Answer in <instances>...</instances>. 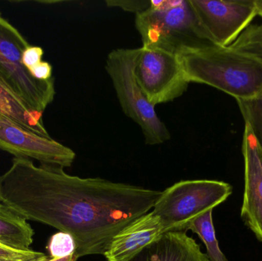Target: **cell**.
I'll use <instances>...</instances> for the list:
<instances>
[{"mask_svg":"<svg viewBox=\"0 0 262 261\" xmlns=\"http://www.w3.org/2000/svg\"><path fill=\"white\" fill-rule=\"evenodd\" d=\"M162 192L70 176L58 165L14 157L0 176V200L27 221L69 233L75 254L104 255L112 240L154 208Z\"/></svg>","mask_w":262,"mask_h":261,"instance_id":"cell-1","label":"cell"},{"mask_svg":"<svg viewBox=\"0 0 262 261\" xmlns=\"http://www.w3.org/2000/svg\"><path fill=\"white\" fill-rule=\"evenodd\" d=\"M189 83L211 86L238 100L262 94V61L229 47L209 45L178 54Z\"/></svg>","mask_w":262,"mask_h":261,"instance_id":"cell-2","label":"cell"},{"mask_svg":"<svg viewBox=\"0 0 262 261\" xmlns=\"http://www.w3.org/2000/svg\"><path fill=\"white\" fill-rule=\"evenodd\" d=\"M143 46L179 54L212 44L205 35L189 0H151L149 9L136 15Z\"/></svg>","mask_w":262,"mask_h":261,"instance_id":"cell-3","label":"cell"},{"mask_svg":"<svg viewBox=\"0 0 262 261\" xmlns=\"http://www.w3.org/2000/svg\"><path fill=\"white\" fill-rule=\"evenodd\" d=\"M232 193V185L223 181H180L162 192L152 211L160 218L164 233L186 232L195 219L224 202Z\"/></svg>","mask_w":262,"mask_h":261,"instance_id":"cell-4","label":"cell"},{"mask_svg":"<svg viewBox=\"0 0 262 261\" xmlns=\"http://www.w3.org/2000/svg\"><path fill=\"white\" fill-rule=\"evenodd\" d=\"M140 52V48L115 49L107 55L105 68L124 113L140 126L146 144L158 145L169 140L170 133L137 84L135 68Z\"/></svg>","mask_w":262,"mask_h":261,"instance_id":"cell-5","label":"cell"},{"mask_svg":"<svg viewBox=\"0 0 262 261\" xmlns=\"http://www.w3.org/2000/svg\"><path fill=\"white\" fill-rule=\"evenodd\" d=\"M29 46L19 31L0 15V82L31 110L43 113L55 98V79L38 81L23 65V52Z\"/></svg>","mask_w":262,"mask_h":261,"instance_id":"cell-6","label":"cell"},{"mask_svg":"<svg viewBox=\"0 0 262 261\" xmlns=\"http://www.w3.org/2000/svg\"><path fill=\"white\" fill-rule=\"evenodd\" d=\"M135 76L145 98L154 107L180 98L189 84L178 54L150 46L140 47Z\"/></svg>","mask_w":262,"mask_h":261,"instance_id":"cell-7","label":"cell"},{"mask_svg":"<svg viewBox=\"0 0 262 261\" xmlns=\"http://www.w3.org/2000/svg\"><path fill=\"white\" fill-rule=\"evenodd\" d=\"M200 27L212 44L232 45L257 15L254 0H189Z\"/></svg>","mask_w":262,"mask_h":261,"instance_id":"cell-8","label":"cell"},{"mask_svg":"<svg viewBox=\"0 0 262 261\" xmlns=\"http://www.w3.org/2000/svg\"><path fill=\"white\" fill-rule=\"evenodd\" d=\"M0 150L15 158L35 159L41 164L70 167L76 154L72 149L35 134L0 116Z\"/></svg>","mask_w":262,"mask_h":261,"instance_id":"cell-9","label":"cell"},{"mask_svg":"<svg viewBox=\"0 0 262 261\" xmlns=\"http://www.w3.org/2000/svg\"><path fill=\"white\" fill-rule=\"evenodd\" d=\"M243 154L245 190L241 217L245 225L262 242V150L250 127L245 124Z\"/></svg>","mask_w":262,"mask_h":261,"instance_id":"cell-10","label":"cell"},{"mask_svg":"<svg viewBox=\"0 0 262 261\" xmlns=\"http://www.w3.org/2000/svg\"><path fill=\"white\" fill-rule=\"evenodd\" d=\"M163 234L160 218L149 211L118 233L104 256L107 261H131Z\"/></svg>","mask_w":262,"mask_h":261,"instance_id":"cell-11","label":"cell"},{"mask_svg":"<svg viewBox=\"0 0 262 261\" xmlns=\"http://www.w3.org/2000/svg\"><path fill=\"white\" fill-rule=\"evenodd\" d=\"M131 261H209L200 245L185 231L164 233Z\"/></svg>","mask_w":262,"mask_h":261,"instance_id":"cell-12","label":"cell"},{"mask_svg":"<svg viewBox=\"0 0 262 261\" xmlns=\"http://www.w3.org/2000/svg\"><path fill=\"white\" fill-rule=\"evenodd\" d=\"M42 114L29 108L0 82V116L35 134L52 138L43 124Z\"/></svg>","mask_w":262,"mask_h":261,"instance_id":"cell-13","label":"cell"},{"mask_svg":"<svg viewBox=\"0 0 262 261\" xmlns=\"http://www.w3.org/2000/svg\"><path fill=\"white\" fill-rule=\"evenodd\" d=\"M33 236L27 220L0 200V242L20 251H30Z\"/></svg>","mask_w":262,"mask_h":261,"instance_id":"cell-14","label":"cell"},{"mask_svg":"<svg viewBox=\"0 0 262 261\" xmlns=\"http://www.w3.org/2000/svg\"><path fill=\"white\" fill-rule=\"evenodd\" d=\"M212 211L213 210H211L195 219L191 224L189 230L196 234L206 245L207 251L206 255L209 261H228L220 249L215 235V228L212 222Z\"/></svg>","mask_w":262,"mask_h":261,"instance_id":"cell-15","label":"cell"},{"mask_svg":"<svg viewBox=\"0 0 262 261\" xmlns=\"http://www.w3.org/2000/svg\"><path fill=\"white\" fill-rule=\"evenodd\" d=\"M245 124L250 127L262 150V94L250 100L237 101Z\"/></svg>","mask_w":262,"mask_h":261,"instance_id":"cell-16","label":"cell"},{"mask_svg":"<svg viewBox=\"0 0 262 261\" xmlns=\"http://www.w3.org/2000/svg\"><path fill=\"white\" fill-rule=\"evenodd\" d=\"M47 250L51 258H63L75 254L76 243L70 234L59 231L51 236Z\"/></svg>","mask_w":262,"mask_h":261,"instance_id":"cell-17","label":"cell"},{"mask_svg":"<svg viewBox=\"0 0 262 261\" xmlns=\"http://www.w3.org/2000/svg\"><path fill=\"white\" fill-rule=\"evenodd\" d=\"M44 253L30 250L20 251L0 242V261H35L47 258Z\"/></svg>","mask_w":262,"mask_h":261,"instance_id":"cell-18","label":"cell"},{"mask_svg":"<svg viewBox=\"0 0 262 261\" xmlns=\"http://www.w3.org/2000/svg\"><path fill=\"white\" fill-rule=\"evenodd\" d=\"M249 44L262 45V26L248 27L230 47L237 48Z\"/></svg>","mask_w":262,"mask_h":261,"instance_id":"cell-19","label":"cell"},{"mask_svg":"<svg viewBox=\"0 0 262 261\" xmlns=\"http://www.w3.org/2000/svg\"><path fill=\"white\" fill-rule=\"evenodd\" d=\"M106 4L108 7H118L127 12L140 13L143 11L149 9L151 6V1L146 0H130V1H121V0H111L106 1Z\"/></svg>","mask_w":262,"mask_h":261,"instance_id":"cell-20","label":"cell"},{"mask_svg":"<svg viewBox=\"0 0 262 261\" xmlns=\"http://www.w3.org/2000/svg\"><path fill=\"white\" fill-rule=\"evenodd\" d=\"M43 55H44V51L41 47L29 46L23 52V58H21L23 65L28 70H30L42 61L41 59H42Z\"/></svg>","mask_w":262,"mask_h":261,"instance_id":"cell-21","label":"cell"},{"mask_svg":"<svg viewBox=\"0 0 262 261\" xmlns=\"http://www.w3.org/2000/svg\"><path fill=\"white\" fill-rule=\"evenodd\" d=\"M29 72L38 81H48L52 78V67L47 61H41L30 69Z\"/></svg>","mask_w":262,"mask_h":261,"instance_id":"cell-22","label":"cell"},{"mask_svg":"<svg viewBox=\"0 0 262 261\" xmlns=\"http://www.w3.org/2000/svg\"><path fill=\"white\" fill-rule=\"evenodd\" d=\"M233 49L250 54L262 61V45L257 44H249V45L240 46V47L232 48Z\"/></svg>","mask_w":262,"mask_h":261,"instance_id":"cell-23","label":"cell"},{"mask_svg":"<svg viewBox=\"0 0 262 261\" xmlns=\"http://www.w3.org/2000/svg\"><path fill=\"white\" fill-rule=\"evenodd\" d=\"M78 257L75 254L69 256V257H63V258H49V260L46 261H77L78 260Z\"/></svg>","mask_w":262,"mask_h":261,"instance_id":"cell-24","label":"cell"},{"mask_svg":"<svg viewBox=\"0 0 262 261\" xmlns=\"http://www.w3.org/2000/svg\"><path fill=\"white\" fill-rule=\"evenodd\" d=\"M255 9L257 11V15L262 17V0H254Z\"/></svg>","mask_w":262,"mask_h":261,"instance_id":"cell-25","label":"cell"},{"mask_svg":"<svg viewBox=\"0 0 262 261\" xmlns=\"http://www.w3.org/2000/svg\"><path fill=\"white\" fill-rule=\"evenodd\" d=\"M49 258H50V257H47V258H46V259H42V260H35V261H46L47 260H49Z\"/></svg>","mask_w":262,"mask_h":261,"instance_id":"cell-26","label":"cell"}]
</instances>
